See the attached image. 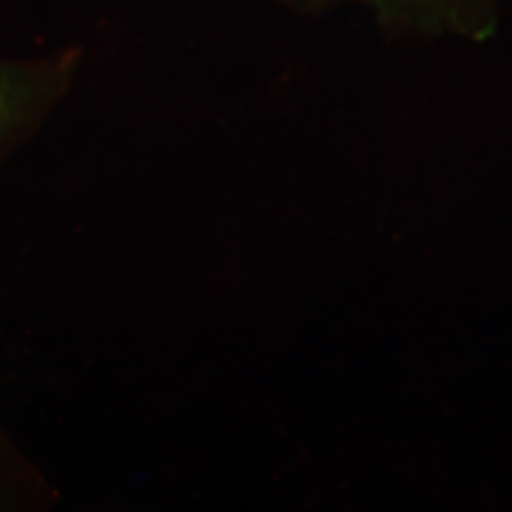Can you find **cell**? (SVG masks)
<instances>
[{"label":"cell","mask_w":512,"mask_h":512,"mask_svg":"<svg viewBox=\"0 0 512 512\" xmlns=\"http://www.w3.org/2000/svg\"><path fill=\"white\" fill-rule=\"evenodd\" d=\"M34 88L12 69L0 67V143L27 119L34 105Z\"/></svg>","instance_id":"obj_1"}]
</instances>
